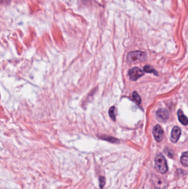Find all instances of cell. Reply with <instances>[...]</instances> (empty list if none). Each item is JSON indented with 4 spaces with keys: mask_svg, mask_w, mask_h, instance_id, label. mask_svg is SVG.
<instances>
[{
    "mask_svg": "<svg viewBox=\"0 0 188 189\" xmlns=\"http://www.w3.org/2000/svg\"><path fill=\"white\" fill-rule=\"evenodd\" d=\"M109 114L111 119H112L113 121H116V108L114 106L111 107L109 111Z\"/></svg>",
    "mask_w": 188,
    "mask_h": 189,
    "instance_id": "cell-12",
    "label": "cell"
},
{
    "mask_svg": "<svg viewBox=\"0 0 188 189\" xmlns=\"http://www.w3.org/2000/svg\"><path fill=\"white\" fill-rule=\"evenodd\" d=\"M130 78L133 81H136L144 75V72L138 67H135L130 69L129 71Z\"/></svg>",
    "mask_w": 188,
    "mask_h": 189,
    "instance_id": "cell-4",
    "label": "cell"
},
{
    "mask_svg": "<svg viewBox=\"0 0 188 189\" xmlns=\"http://www.w3.org/2000/svg\"><path fill=\"white\" fill-rule=\"evenodd\" d=\"M181 135V130L178 127H174L172 131L170 140L173 143H176L179 140Z\"/></svg>",
    "mask_w": 188,
    "mask_h": 189,
    "instance_id": "cell-6",
    "label": "cell"
},
{
    "mask_svg": "<svg viewBox=\"0 0 188 189\" xmlns=\"http://www.w3.org/2000/svg\"><path fill=\"white\" fill-rule=\"evenodd\" d=\"M132 99L135 102L137 103L138 105H140V103H141V97L139 96V95L137 94L136 92H134L132 95Z\"/></svg>",
    "mask_w": 188,
    "mask_h": 189,
    "instance_id": "cell-11",
    "label": "cell"
},
{
    "mask_svg": "<svg viewBox=\"0 0 188 189\" xmlns=\"http://www.w3.org/2000/svg\"><path fill=\"white\" fill-rule=\"evenodd\" d=\"M180 162L182 165L185 167H188V151H186L183 153L180 158Z\"/></svg>",
    "mask_w": 188,
    "mask_h": 189,
    "instance_id": "cell-9",
    "label": "cell"
},
{
    "mask_svg": "<svg viewBox=\"0 0 188 189\" xmlns=\"http://www.w3.org/2000/svg\"><path fill=\"white\" fill-rule=\"evenodd\" d=\"M152 181L153 185L156 189H166L168 185L166 180L159 176L155 175L153 176Z\"/></svg>",
    "mask_w": 188,
    "mask_h": 189,
    "instance_id": "cell-3",
    "label": "cell"
},
{
    "mask_svg": "<svg viewBox=\"0 0 188 189\" xmlns=\"http://www.w3.org/2000/svg\"><path fill=\"white\" fill-rule=\"evenodd\" d=\"M155 167L156 171L161 174H164L167 173L168 169L167 162L162 154H159L155 158Z\"/></svg>",
    "mask_w": 188,
    "mask_h": 189,
    "instance_id": "cell-1",
    "label": "cell"
},
{
    "mask_svg": "<svg viewBox=\"0 0 188 189\" xmlns=\"http://www.w3.org/2000/svg\"><path fill=\"white\" fill-rule=\"evenodd\" d=\"M100 180V187L101 189H103L104 187L105 184V178L104 176H100L99 178Z\"/></svg>",
    "mask_w": 188,
    "mask_h": 189,
    "instance_id": "cell-13",
    "label": "cell"
},
{
    "mask_svg": "<svg viewBox=\"0 0 188 189\" xmlns=\"http://www.w3.org/2000/svg\"><path fill=\"white\" fill-rule=\"evenodd\" d=\"M147 58L146 53L142 51H134L129 52L127 55V59L130 62H144Z\"/></svg>",
    "mask_w": 188,
    "mask_h": 189,
    "instance_id": "cell-2",
    "label": "cell"
},
{
    "mask_svg": "<svg viewBox=\"0 0 188 189\" xmlns=\"http://www.w3.org/2000/svg\"><path fill=\"white\" fill-rule=\"evenodd\" d=\"M178 116L179 121L180 122V123L183 125L186 126L188 124V119L186 117V116L183 114V111L181 110H179L178 111Z\"/></svg>",
    "mask_w": 188,
    "mask_h": 189,
    "instance_id": "cell-8",
    "label": "cell"
},
{
    "mask_svg": "<svg viewBox=\"0 0 188 189\" xmlns=\"http://www.w3.org/2000/svg\"><path fill=\"white\" fill-rule=\"evenodd\" d=\"M164 152L166 153V154H167L168 155V157L170 158H172L173 157V151H171V149H165L164 150Z\"/></svg>",
    "mask_w": 188,
    "mask_h": 189,
    "instance_id": "cell-15",
    "label": "cell"
},
{
    "mask_svg": "<svg viewBox=\"0 0 188 189\" xmlns=\"http://www.w3.org/2000/svg\"><path fill=\"white\" fill-rule=\"evenodd\" d=\"M103 139L107 140V141L110 142H112V143H117L118 142V140H117L116 138L110 137H109V136H107V137L104 136Z\"/></svg>",
    "mask_w": 188,
    "mask_h": 189,
    "instance_id": "cell-14",
    "label": "cell"
},
{
    "mask_svg": "<svg viewBox=\"0 0 188 189\" xmlns=\"http://www.w3.org/2000/svg\"><path fill=\"white\" fill-rule=\"evenodd\" d=\"M143 70L147 73H153L155 75H158L157 71L150 65H146L143 67Z\"/></svg>",
    "mask_w": 188,
    "mask_h": 189,
    "instance_id": "cell-10",
    "label": "cell"
},
{
    "mask_svg": "<svg viewBox=\"0 0 188 189\" xmlns=\"http://www.w3.org/2000/svg\"><path fill=\"white\" fill-rule=\"evenodd\" d=\"M153 135L156 139V141L158 142H160L162 141L163 136H164V132L162 130L161 127L157 124L154 127L153 130Z\"/></svg>",
    "mask_w": 188,
    "mask_h": 189,
    "instance_id": "cell-5",
    "label": "cell"
},
{
    "mask_svg": "<svg viewBox=\"0 0 188 189\" xmlns=\"http://www.w3.org/2000/svg\"><path fill=\"white\" fill-rule=\"evenodd\" d=\"M157 116L162 121H166L169 118V112L166 109H159L156 113Z\"/></svg>",
    "mask_w": 188,
    "mask_h": 189,
    "instance_id": "cell-7",
    "label": "cell"
}]
</instances>
